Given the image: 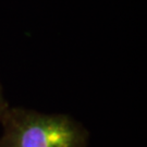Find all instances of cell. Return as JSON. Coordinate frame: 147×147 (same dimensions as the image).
Masks as SVG:
<instances>
[{"mask_svg":"<svg viewBox=\"0 0 147 147\" xmlns=\"http://www.w3.org/2000/svg\"><path fill=\"white\" fill-rule=\"evenodd\" d=\"M0 122V147H87V130L68 115L8 108Z\"/></svg>","mask_w":147,"mask_h":147,"instance_id":"cell-1","label":"cell"},{"mask_svg":"<svg viewBox=\"0 0 147 147\" xmlns=\"http://www.w3.org/2000/svg\"><path fill=\"white\" fill-rule=\"evenodd\" d=\"M9 107L7 105V101L5 99V96H3V90H2V86L0 84V121L2 119L3 115L5 113V111Z\"/></svg>","mask_w":147,"mask_h":147,"instance_id":"cell-2","label":"cell"}]
</instances>
